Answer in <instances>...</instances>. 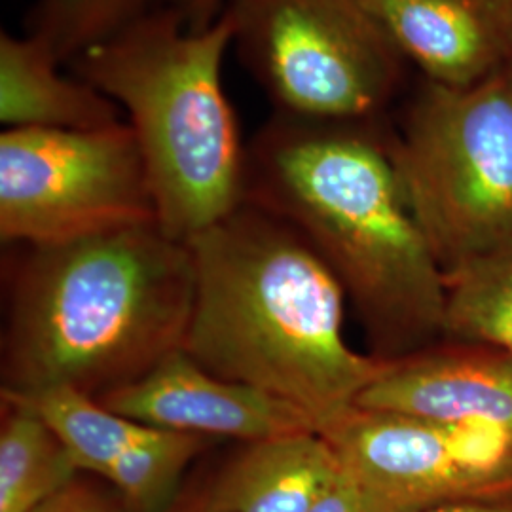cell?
I'll list each match as a JSON object with an SVG mask.
<instances>
[{"label":"cell","instance_id":"e0dca14e","mask_svg":"<svg viewBox=\"0 0 512 512\" xmlns=\"http://www.w3.org/2000/svg\"><path fill=\"white\" fill-rule=\"evenodd\" d=\"M209 444L205 437L150 427L110 465L103 480L129 512H167L183 494L186 469Z\"/></svg>","mask_w":512,"mask_h":512},{"label":"cell","instance_id":"8992f818","mask_svg":"<svg viewBox=\"0 0 512 512\" xmlns=\"http://www.w3.org/2000/svg\"><path fill=\"white\" fill-rule=\"evenodd\" d=\"M222 14L277 114L385 122L414 82L366 0H228Z\"/></svg>","mask_w":512,"mask_h":512},{"label":"cell","instance_id":"7a4b0ae2","mask_svg":"<svg viewBox=\"0 0 512 512\" xmlns=\"http://www.w3.org/2000/svg\"><path fill=\"white\" fill-rule=\"evenodd\" d=\"M186 243L196 294L183 349L205 370L298 406L319 433L382 374L387 361L349 346L344 289L289 222L245 202Z\"/></svg>","mask_w":512,"mask_h":512},{"label":"cell","instance_id":"7c38bea8","mask_svg":"<svg viewBox=\"0 0 512 512\" xmlns=\"http://www.w3.org/2000/svg\"><path fill=\"white\" fill-rule=\"evenodd\" d=\"M340 475L338 458L319 433L245 442L198 488L200 512H310Z\"/></svg>","mask_w":512,"mask_h":512},{"label":"cell","instance_id":"5bb4252c","mask_svg":"<svg viewBox=\"0 0 512 512\" xmlns=\"http://www.w3.org/2000/svg\"><path fill=\"white\" fill-rule=\"evenodd\" d=\"M80 473L67 446L35 410L2 397L0 512H31Z\"/></svg>","mask_w":512,"mask_h":512},{"label":"cell","instance_id":"4fadbf2b","mask_svg":"<svg viewBox=\"0 0 512 512\" xmlns=\"http://www.w3.org/2000/svg\"><path fill=\"white\" fill-rule=\"evenodd\" d=\"M61 67L40 38L0 33V122L6 129H101L126 120L107 95Z\"/></svg>","mask_w":512,"mask_h":512},{"label":"cell","instance_id":"7402d4cb","mask_svg":"<svg viewBox=\"0 0 512 512\" xmlns=\"http://www.w3.org/2000/svg\"><path fill=\"white\" fill-rule=\"evenodd\" d=\"M228 0H160V4L177 10L192 29H205L219 19Z\"/></svg>","mask_w":512,"mask_h":512},{"label":"cell","instance_id":"2e32d148","mask_svg":"<svg viewBox=\"0 0 512 512\" xmlns=\"http://www.w3.org/2000/svg\"><path fill=\"white\" fill-rule=\"evenodd\" d=\"M2 397L35 410L67 446L80 471L99 478H105L110 465L150 429L73 387H57L27 397Z\"/></svg>","mask_w":512,"mask_h":512},{"label":"cell","instance_id":"ffe728a7","mask_svg":"<svg viewBox=\"0 0 512 512\" xmlns=\"http://www.w3.org/2000/svg\"><path fill=\"white\" fill-rule=\"evenodd\" d=\"M342 469V467H340ZM310 512H370L366 507L363 495L355 488L348 476L342 475L336 484L323 495Z\"/></svg>","mask_w":512,"mask_h":512},{"label":"cell","instance_id":"ac0fdd59","mask_svg":"<svg viewBox=\"0 0 512 512\" xmlns=\"http://www.w3.org/2000/svg\"><path fill=\"white\" fill-rule=\"evenodd\" d=\"M160 0H35L25 33L40 38L69 67L78 55L114 37Z\"/></svg>","mask_w":512,"mask_h":512},{"label":"cell","instance_id":"9c48e42d","mask_svg":"<svg viewBox=\"0 0 512 512\" xmlns=\"http://www.w3.org/2000/svg\"><path fill=\"white\" fill-rule=\"evenodd\" d=\"M116 414L154 429L245 442L319 433L298 406L205 370L184 349L169 353L137 382L99 399Z\"/></svg>","mask_w":512,"mask_h":512},{"label":"cell","instance_id":"52a82bcc","mask_svg":"<svg viewBox=\"0 0 512 512\" xmlns=\"http://www.w3.org/2000/svg\"><path fill=\"white\" fill-rule=\"evenodd\" d=\"M158 222L147 165L128 126L4 129L0 239L50 245Z\"/></svg>","mask_w":512,"mask_h":512},{"label":"cell","instance_id":"6da1fadb","mask_svg":"<svg viewBox=\"0 0 512 512\" xmlns=\"http://www.w3.org/2000/svg\"><path fill=\"white\" fill-rule=\"evenodd\" d=\"M385 122L274 112L247 147L245 202L310 243L357 311L372 355L393 361L444 340L446 279L406 200Z\"/></svg>","mask_w":512,"mask_h":512},{"label":"cell","instance_id":"cb8c5ba5","mask_svg":"<svg viewBox=\"0 0 512 512\" xmlns=\"http://www.w3.org/2000/svg\"><path fill=\"white\" fill-rule=\"evenodd\" d=\"M167 512H200V501H198V490H186L179 495L177 503Z\"/></svg>","mask_w":512,"mask_h":512},{"label":"cell","instance_id":"30bf717a","mask_svg":"<svg viewBox=\"0 0 512 512\" xmlns=\"http://www.w3.org/2000/svg\"><path fill=\"white\" fill-rule=\"evenodd\" d=\"M440 342L387 361L355 406L492 429L512 439V355L482 344Z\"/></svg>","mask_w":512,"mask_h":512},{"label":"cell","instance_id":"603a6c76","mask_svg":"<svg viewBox=\"0 0 512 512\" xmlns=\"http://www.w3.org/2000/svg\"><path fill=\"white\" fill-rule=\"evenodd\" d=\"M501 74L512 86V0H507V52H505Z\"/></svg>","mask_w":512,"mask_h":512},{"label":"cell","instance_id":"44dd1931","mask_svg":"<svg viewBox=\"0 0 512 512\" xmlns=\"http://www.w3.org/2000/svg\"><path fill=\"white\" fill-rule=\"evenodd\" d=\"M423 512H512V486L492 494L475 495L444 503Z\"/></svg>","mask_w":512,"mask_h":512},{"label":"cell","instance_id":"5b68a950","mask_svg":"<svg viewBox=\"0 0 512 512\" xmlns=\"http://www.w3.org/2000/svg\"><path fill=\"white\" fill-rule=\"evenodd\" d=\"M406 200L442 270L512 238V86L416 78L385 122Z\"/></svg>","mask_w":512,"mask_h":512},{"label":"cell","instance_id":"9a60e30c","mask_svg":"<svg viewBox=\"0 0 512 512\" xmlns=\"http://www.w3.org/2000/svg\"><path fill=\"white\" fill-rule=\"evenodd\" d=\"M444 340L512 355V238L444 272Z\"/></svg>","mask_w":512,"mask_h":512},{"label":"cell","instance_id":"3957f363","mask_svg":"<svg viewBox=\"0 0 512 512\" xmlns=\"http://www.w3.org/2000/svg\"><path fill=\"white\" fill-rule=\"evenodd\" d=\"M2 336V395L105 397L183 349L196 270L158 222L21 245Z\"/></svg>","mask_w":512,"mask_h":512},{"label":"cell","instance_id":"8fae6325","mask_svg":"<svg viewBox=\"0 0 512 512\" xmlns=\"http://www.w3.org/2000/svg\"><path fill=\"white\" fill-rule=\"evenodd\" d=\"M423 80L471 88L503 69L507 0H366Z\"/></svg>","mask_w":512,"mask_h":512},{"label":"cell","instance_id":"277c9868","mask_svg":"<svg viewBox=\"0 0 512 512\" xmlns=\"http://www.w3.org/2000/svg\"><path fill=\"white\" fill-rule=\"evenodd\" d=\"M230 46L224 14L192 29L160 4L69 65L126 112L156 220L184 243L245 203L247 147L222 76Z\"/></svg>","mask_w":512,"mask_h":512},{"label":"cell","instance_id":"ba28073f","mask_svg":"<svg viewBox=\"0 0 512 512\" xmlns=\"http://www.w3.org/2000/svg\"><path fill=\"white\" fill-rule=\"evenodd\" d=\"M370 512H423L512 486V439L349 408L321 433Z\"/></svg>","mask_w":512,"mask_h":512},{"label":"cell","instance_id":"d6986e66","mask_svg":"<svg viewBox=\"0 0 512 512\" xmlns=\"http://www.w3.org/2000/svg\"><path fill=\"white\" fill-rule=\"evenodd\" d=\"M31 512H129L120 495L80 475Z\"/></svg>","mask_w":512,"mask_h":512}]
</instances>
